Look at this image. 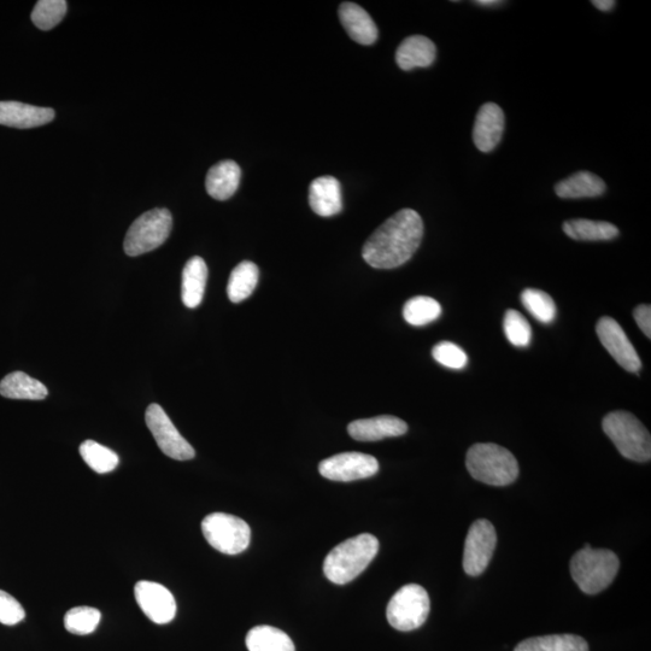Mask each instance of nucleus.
Returning <instances> with one entry per match:
<instances>
[{
  "mask_svg": "<svg viewBox=\"0 0 651 651\" xmlns=\"http://www.w3.org/2000/svg\"><path fill=\"white\" fill-rule=\"evenodd\" d=\"M173 217L167 209H154L139 216L126 234L125 251L136 257L154 251L166 242L172 232Z\"/></svg>",
  "mask_w": 651,
  "mask_h": 651,
  "instance_id": "nucleus-6",
  "label": "nucleus"
},
{
  "mask_svg": "<svg viewBox=\"0 0 651 651\" xmlns=\"http://www.w3.org/2000/svg\"><path fill=\"white\" fill-rule=\"evenodd\" d=\"M80 455L93 471L99 474L113 472L119 466L120 459L113 450L95 441H86L80 445Z\"/></svg>",
  "mask_w": 651,
  "mask_h": 651,
  "instance_id": "nucleus-29",
  "label": "nucleus"
},
{
  "mask_svg": "<svg viewBox=\"0 0 651 651\" xmlns=\"http://www.w3.org/2000/svg\"><path fill=\"white\" fill-rule=\"evenodd\" d=\"M242 170L234 161H222L211 167L205 187L210 197L217 201H227L237 192Z\"/></svg>",
  "mask_w": 651,
  "mask_h": 651,
  "instance_id": "nucleus-20",
  "label": "nucleus"
},
{
  "mask_svg": "<svg viewBox=\"0 0 651 651\" xmlns=\"http://www.w3.org/2000/svg\"><path fill=\"white\" fill-rule=\"evenodd\" d=\"M592 5H595V8L598 10L604 11V13H608V11H611L615 7L614 0H594V2H591Z\"/></svg>",
  "mask_w": 651,
  "mask_h": 651,
  "instance_id": "nucleus-37",
  "label": "nucleus"
},
{
  "mask_svg": "<svg viewBox=\"0 0 651 651\" xmlns=\"http://www.w3.org/2000/svg\"><path fill=\"white\" fill-rule=\"evenodd\" d=\"M504 333L510 344L526 348L532 340V328L529 321L516 310H508L503 320Z\"/></svg>",
  "mask_w": 651,
  "mask_h": 651,
  "instance_id": "nucleus-33",
  "label": "nucleus"
},
{
  "mask_svg": "<svg viewBox=\"0 0 651 651\" xmlns=\"http://www.w3.org/2000/svg\"><path fill=\"white\" fill-rule=\"evenodd\" d=\"M408 425L396 416L381 415L372 419L351 422L348 432L359 442H377L384 438L400 437L406 434Z\"/></svg>",
  "mask_w": 651,
  "mask_h": 651,
  "instance_id": "nucleus-15",
  "label": "nucleus"
},
{
  "mask_svg": "<svg viewBox=\"0 0 651 651\" xmlns=\"http://www.w3.org/2000/svg\"><path fill=\"white\" fill-rule=\"evenodd\" d=\"M309 204L321 217L338 215L343 210L342 186L333 177L315 179L309 189Z\"/></svg>",
  "mask_w": 651,
  "mask_h": 651,
  "instance_id": "nucleus-18",
  "label": "nucleus"
},
{
  "mask_svg": "<svg viewBox=\"0 0 651 651\" xmlns=\"http://www.w3.org/2000/svg\"><path fill=\"white\" fill-rule=\"evenodd\" d=\"M563 232L578 242H607L619 236L617 226L604 221L586 219L568 220L563 224Z\"/></svg>",
  "mask_w": 651,
  "mask_h": 651,
  "instance_id": "nucleus-24",
  "label": "nucleus"
},
{
  "mask_svg": "<svg viewBox=\"0 0 651 651\" xmlns=\"http://www.w3.org/2000/svg\"><path fill=\"white\" fill-rule=\"evenodd\" d=\"M26 612L15 597L0 590V624L15 626L25 620Z\"/></svg>",
  "mask_w": 651,
  "mask_h": 651,
  "instance_id": "nucleus-35",
  "label": "nucleus"
},
{
  "mask_svg": "<svg viewBox=\"0 0 651 651\" xmlns=\"http://www.w3.org/2000/svg\"><path fill=\"white\" fill-rule=\"evenodd\" d=\"M54 119V109L20 102H0V125L3 126L28 129L48 125Z\"/></svg>",
  "mask_w": 651,
  "mask_h": 651,
  "instance_id": "nucleus-16",
  "label": "nucleus"
},
{
  "mask_svg": "<svg viewBox=\"0 0 651 651\" xmlns=\"http://www.w3.org/2000/svg\"><path fill=\"white\" fill-rule=\"evenodd\" d=\"M208 280V267L203 258L192 257L186 263L183 272V283H181V298L187 308L195 309L201 306L205 286Z\"/></svg>",
  "mask_w": 651,
  "mask_h": 651,
  "instance_id": "nucleus-21",
  "label": "nucleus"
},
{
  "mask_svg": "<svg viewBox=\"0 0 651 651\" xmlns=\"http://www.w3.org/2000/svg\"><path fill=\"white\" fill-rule=\"evenodd\" d=\"M249 651H296L292 639L272 626H256L246 636Z\"/></svg>",
  "mask_w": 651,
  "mask_h": 651,
  "instance_id": "nucleus-25",
  "label": "nucleus"
},
{
  "mask_svg": "<svg viewBox=\"0 0 651 651\" xmlns=\"http://www.w3.org/2000/svg\"><path fill=\"white\" fill-rule=\"evenodd\" d=\"M521 302L533 318L549 325L556 318V304L548 293L541 290L526 289L521 293Z\"/></svg>",
  "mask_w": 651,
  "mask_h": 651,
  "instance_id": "nucleus-30",
  "label": "nucleus"
},
{
  "mask_svg": "<svg viewBox=\"0 0 651 651\" xmlns=\"http://www.w3.org/2000/svg\"><path fill=\"white\" fill-rule=\"evenodd\" d=\"M596 332L604 348L621 367L631 373L639 372L642 361L639 359L635 346L632 345L623 327L617 321L603 316L597 322Z\"/></svg>",
  "mask_w": 651,
  "mask_h": 651,
  "instance_id": "nucleus-12",
  "label": "nucleus"
},
{
  "mask_svg": "<svg viewBox=\"0 0 651 651\" xmlns=\"http://www.w3.org/2000/svg\"><path fill=\"white\" fill-rule=\"evenodd\" d=\"M379 551L378 539L369 533L340 543L326 556L324 573L330 582L345 585L366 570Z\"/></svg>",
  "mask_w": 651,
  "mask_h": 651,
  "instance_id": "nucleus-2",
  "label": "nucleus"
},
{
  "mask_svg": "<svg viewBox=\"0 0 651 651\" xmlns=\"http://www.w3.org/2000/svg\"><path fill=\"white\" fill-rule=\"evenodd\" d=\"M497 533L489 520L480 519L469 527L463 551V570L471 577H478L488 568L494 556Z\"/></svg>",
  "mask_w": 651,
  "mask_h": 651,
  "instance_id": "nucleus-9",
  "label": "nucleus"
},
{
  "mask_svg": "<svg viewBox=\"0 0 651 651\" xmlns=\"http://www.w3.org/2000/svg\"><path fill=\"white\" fill-rule=\"evenodd\" d=\"M0 395L11 400L41 401L48 397L49 391L39 380L23 372H14L0 383Z\"/></svg>",
  "mask_w": 651,
  "mask_h": 651,
  "instance_id": "nucleus-23",
  "label": "nucleus"
},
{
  "mask_svg": "<svg viewBox=\"0 0 651 651\" xmlns=\"http://www.w3.org/2000/svg\"><path fill=\"white\" fill-rule=\"evenodd\" d=\"M466 466L475 480L492 486H507L519 477V463L515 456L497 444L473 445L468 450Z\"/></svg>",
  "mask_w": 651,
  "mask_h": 651,
  "instance_id": "nucleus-3",
  "label": "nucleus"
},
{
  "mask_svg": "<svg viewBox=\"0 0 651 651\" xmlns=\"http://www.w3.org/2000/svg\"><path fill=\"white\" fill-rule=\"evenodd\" d=\"M514 651H589V644L576 635H551L525 639Z\"/></svg>",
  "mask_w": 651,
  "mask_h": 651,
  "instance_id": "nucleus-27",
  "label": "nucleus"
},
{
  "mask_svg": "<svg viewBox=\"0 0 651 651\" xmlns=\"http://www.w3.org/2000/svg\"><path fill=\"white\" fill-rule=\"evenodd\" d=\"M424 237V222L413 209H402L386 220L363 246L362 257L375 269L406 265Z\"/></svg>",
  "mask_w": 651,
  "mask_h": 651,
  "instance_id": "nucleus-1",
  "label": "nucleus"
},
{
  "mask_svg": "<svg viewBox=\"0 0 651 651\" xmlns=\"http://www.w3.org/2000/svg\"><path fill=\"white\" fill-rule=\"evenodd\" d=\"M474 4L479 5V7H495V5H500L501 2H498V0H477Z\"/></svg>",
  "mask_w": 651,
  "mask_h": 651,
  "instance_id": "nucleus-38",
  "label": "nucleus"
},
{
  "mask_svg": "<svg viewBox=\"0 0 651 651\" xmlns=\"http://www.w3.org/2000/svg\"><path fill=\"white\" fill-rule=\"evenodd\" d=\"M145 420L158 448L164 455L178 461L192 460L196 456L195 449L181 436L161 406L151 404L146 409Z\"/></svg>",
  "mask_w": 651,
  "mask_h": 651,
  "instance_id": "nucleus-10",
  "label": "nucleus"
},
{
  "mask_svg": "<svg viewBox=\"0 0 651 651\" xmlns=\"http://www.w3.org/2000/svg\"><path fill=\"white\" fill-rule=\"evenodd\" d=\"M606 184L586 170L571 175L555 186L556 195L563 199L595 198L606 192Z\"/></svg>",
  "mask_w": 651,
  "mask_h": 651,
  "instance_id": "nucleus-22",
  "label": "nucleus"
},
{
  "mask_svg": "<svg viewBox=\"0 0 651 651\" xmlns=\"http://www.w3.org/2000/svg\"><path fill=\"white\" fill-rule=\"evenodd\" d=\"M432 356L439 365L450 369H463L468 362L465 351L459 345L450 342H441L434 346Z\"/></svg>",
  "mask_w": 651,
  "mask_h": 651,
  "instance_id": "nucleus-34",
  "label": "nucleus"
},
{
  "mask_svg": "<svg viewBox=\"0 0 651 651\" xmlns=\"http://www.w3.org/2000/svg\"><path fill=\"white\" fill-rule=\"evenodd\" d=\"M379 471L375 457L362 453H343L330 457L320 463L322 477L333 482H355L373 477Z\"/></svg>",
  "mask_w": 651,
  "mask_h": 651,
  "instance_id": "nucleus-11",
  "label": "nucleus"
},
{
  "mask_svg": "<svg viewBox=\"0 0 651 651\" xmlns=\"http://www.w3.org/2000/svg\"><path fill=\"white\" fill-rule=\"evenodd\" d=\"M504 113L495 103H486L479 109L473 128V140L478 150L494 151L504 132Z\"/></svg>",
  "mask_w": 651,
  "mask_h": 651,
  "instance_id": "nucleus-14",
  "label": "nucleus"
},
{
  "mask_svg": "<svg viewBox=\"0 0 651 651\" xmlns=\"http://www.w3.org/2000/svg\"><path fill=\"white\" fill-rule=\"evenodd\" d=\"M134 596L140 609L152 623L169 624L177 614V602L172 592L161 584L142 580L136 584Z\"/></svg>",
  "mask_w": 651,
  "mask_h": 651,
  "instance_id": "nucleus-13",
  "label": "nucleus"
},
{
  "mask_svg": "<svg viewBox=\"0 0 651 651\" xmlns=\"http://www.w3.org/2000/svg\"><path fill=\"white\" fill-rule=\"evenodd\" d=\"M207 542L222 554L238 555L248 549L251 539L250 526L237 516L213 513L202 523Z\"/></svg>",
  "mask_w": 651,
  "mask_h": 651,
  "instance_id": "nucleus-8",
  "label": "nucleus"
},
{
  "mask_svg": "<svg viewBox=\"0 0 651 651\" xmlns=\"http://www.w3.org/2000/svg\"><path fill=\"white\" fill-rule=\"evenodd\" d=\"M619 567L618 556L613 551L592 549L590 544H586L572 557L571 574L580 590L596 595L613 583Z\"/></svg>",
  "mask_w": 651,
  "mask_h": 651,
  "instance_id": "nucleus-4",
  "label": "nucleus"
},
{
  "mask_svg": "<svg viewBox=\"0 0 651 651\" xmlns=\"http://www.w3.org/2000/svg\"><path fill=\"white\" fill-rule=\"evenodd\" d=\"M636 324L649 339L651 338V308L649 304H641L633 312Z\"/></svg>",
  "mask_w": 651,
  "mask_h": 651,
  "instance_id": "nucleus-36",
  "label": "nucleus"
},
{
  "mask_svg": "<svg viewBox=\"0 0 651 651\" xmlns=\"http://www.w3.org/2000/svg\"><path fill=\"white\" fill-rule=\"evenodd\" d=\"M339 19L350 38L361 45H372L378 39V28L372 17L359 4L345 2L340 5Z\"/></svg>",
  "mask_w": 651,
  "mask_h": 651,
  "instance_id": "nucleus-17",
  "label": "nucleus"
},
{
  "mask_svg": "<svg viewBox=\"0 0 651 651\" xmlns=\"http://www.w3.org/2000/svg\"><path fill=\"white\" fill-rule=\"evenodd\" d=\"M101 619L102 614L96 608L75 607L64 617V626L73 635L86 636L96 631Z\"/></svg>",
  "mask_w": 651,
  "mask_h": 651,
  "instance_id": "nucleus-31",
  "label": "nucleus"
},
{
  "mask_svg": "<svg viewBox=\"0 0 651 651\" xmlns=\"http://www.w3.org/2000/svg\"><path fill=\"white\" fill-rule=\"evenodd\" d=\"M437 57V48L433 41L424 35H413L402 41L396 52V62L402 70L427 68L432 66Z\"/></svg>",
  "mask_w": 651,
  "mask_h": 651,
  "instance_id": "nucleus-19",
  "label": "nucleus"
},
{
  "mask_svg": "<svg viewBox=\"0 0 651 651\" xmlns=\"http://www.w3.org/2000/svg\"><path fill=\"white\" fill-rule=\"evenodd\" d=\"M260 271L255 263L244 261L233 269L227 285V295L233 303H242L255 291Z\"/></svg>",
  "mask_w": 651,
  "mask_h": 651,
  "instance_id": "nucleus-26",
  "label": "nucleus"
},
{
  "mask_svg": "<svg viewBox=\"0 0 651 651\" xmlns=\"http://www.w3.org/2000/svg\"><path fill=\"white\" fill-rule=\"evenodd\" d=\"M602 427L625 459L636 462L650 461V433L635 415L623 410L609 413L603 419Z\"/></svg>",
  "mask_w": 651,
  "mask_h": 651,
  "instance_id": "nucleus-5",
  "label": "nucleus"
},
{
  "mask_svg": "<svg viewBox=\"0 0 651 651\" xmlns=\"http://www.w3.org/2000/svg\"><path fill=\"white\" fill-rule=\"evenodd\" d=\"M430 609L427 591L420 585L409 584L392 596L386 617L394 629L408 632L419 629L426 623Z\"/></svg>",
  "mask_w": 651,
  "mask_h": 651,
  "instance_id": "nucleus-7",
  "label": "nucleus"
},
{
  "mask_svg": "<svg viewBox=\"0 0 651 651\" xmlns=\"http://www.w3.org/2000/svg\"><path fill=\"white\" fill-rule=\"evenodd\" d=\"M67 9L66 0H40L33 10L32 21L41 31H50L64 19Z\"/></svg>",
  "mask_w": 651,
  "mask_h": 651,
  "instance_id": "nucleus-32",
  "label": "nucleus"
},
{
  "mask_svg": "<svg viewBox=\"0 0 651 651\" xmlns=\"http://www.w3.org/2000/svg\"><path fill=\"white\" fill-rule=\"evenodd\" d=\"M442 315V307L436 299L418 296L404 304L403 318L409 325L420 327L431 324Z\"/></svg>",
  "mask_w": 651,
  "mask_h": 651,
  "instance_id": "nucleus-28",
  "label": "nucleus"
}]
</instances>
